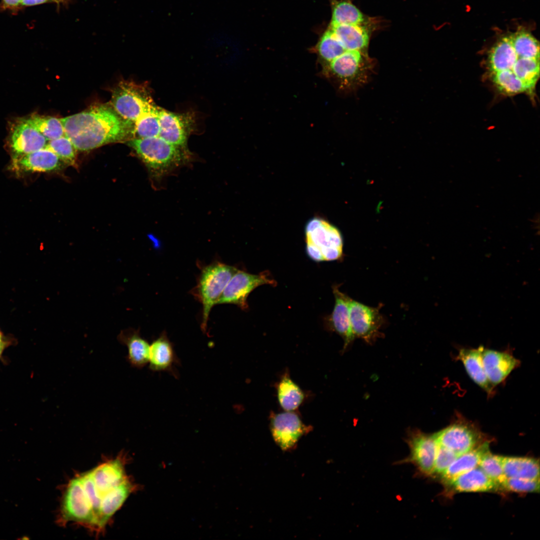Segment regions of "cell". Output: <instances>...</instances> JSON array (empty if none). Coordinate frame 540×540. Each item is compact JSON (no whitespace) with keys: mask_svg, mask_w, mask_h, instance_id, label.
<instances>
[{"mask_svg":"<svg viewBox=\"0 0 540 540\" xmlns=\"http://www.w3.org/2000/svg\"><path fill=\"white\" fill-rule=\"evenodd\" d=\"M540 56L514 44L510 34L502 36L488 54V69L492 82L505 96H532L540 77Z\"/></svg>","mask_w":540,"mask_h":540,"instance_id":"6da1fadb","label":"cell"},{"mask_svg":"<svg viewBox=\"0 0 540 540\" xmlns=\"http://www.w3.org/2000/svg\"><path fill=\"white\" fill-rule=\"evenodd\" d=\"M64 135L76 150H89L134 136V124L105 104L60 118Z\"/></svg>","mask_w":540,"mask_h":540,"instance_id":"7a4b0ae2","label":"cell"},{"mask_svg":"<svg viewBox=\"0 0 540 540\" xmlns=\"http://www.w3.org/2000/svg\"><path fill=\"white\" fill-rule=\"evenodd\" d=\"M128 144L158 180L189 160L188 150L170 144L158 136L134 138Z\"/></svg>","mask_w":540,"mask_h":540,"instance_id":"3957f363","label":"cell"},{"mask_svg":"<svg viewBox=\"0 0 540 540\" xmlns=\"http://www.w3.org/2000/svg\"><path fill=\"white\" fill-rule=\"evenodd\" d=\"M238 270L233 266L218 262L202 268L196 288V294L202 306L201 328L204 332L207 328L212 308L217 304L227 284Z\"/></svg>","mask_w":540,"mask_h":540,"instance_id":"277c9868","label":"cell"},{"mask_svg":"<svg viewBox=\"0 0 540 540\" xmlns=\"http://www.w3.org/2000/svg\"><path fill=\"white\" fill-rule=\"evenodd\" d=\"M438 445L458 456L476 448L484 440V434L472 423L458 416L451 424L434 434Z\"/></svg>","mask_w":540,"mask_h":540,"instance_id":"5b68a950","label":"cell"},{"mask_svg":"<svg viewBox=\"0 0 540 540\" xmlns=\"http://www.w3.org/2000/svg\"><path fill=\"white\" fill-rule=\"evenodd\" d=\"M112 102L116 112L134 124L144 111L154 103L144 86L132 82H121L114 90Z\"/></svg>","mask_w":540,"mask_h":540,"instance_id":"8992f818","label":"cell"},{"mask_svg":"<svg viewBox=\"0 0 540 540\" xmlns=\"http://www.w3.org/2000/svg\"><path fill=\"white\" fill-rule=\"evenodd\" d=\"M270 428L276 444L285 452L296 448L298 442L312 430V427L305 424L294 411L271 412Z\"/></svg>","mask_w":540,"mask_h":540,"instance_id":"52a82bcc","label":"cell"},{"mask_svg":"<svg viewBox=\"0 0 540 540\" xmlns=\"http://www.w3.org/2000/svg\"><path fill=\"white\" fill-rule=\"evenodd\" d=\"M60 519L90 526L95 529V518L80 475L71 480L62 501Z\"/></svg>","mask_w":540,"mask_h":540,"instance_id":"ba28073f","label":"cell"},{"mask_svg":"<svg viewBox=\"0 0 540 540\" xmlns=\"http://www.w3.org/2000/svg\"><path fill=\"white\" fill-rule=\"evenodd\" d=\"M276 284L268 273L252 274L238 270L227 284L217 304H234L242 310L247 309V298L254 288L262 284Z\"/></svg>","mask_w":540,"mask_h":540,"instance_id":"9c48e42d","label":"cell"},{"mask_svg":"<svg viewBox=\"0 0 540 540\" xmlns=\"http://www.w3.org/2000/svg\"><path fill=\"white\" fill-rule=\"evenodd\" d=\"M158 116L160 132L158 136L170 144L188 150V138L194 124L192 114L174 113L159 107Z\"/></svg>","mask_w":540,"mask_h":540,"instance_id":"30bf717a","label":"cell"},{"mask_svg":"<svg viewBox=\"0 0 540 540\" xmlns=\"http://www.w3.org/2000/svg\"><path fill=\"white\" fill-rule=\"evenodd\" d=\"M350 317L353 334L355 336L371 341L379 334L383 319L380 308L370 307L350 299Z\"/></svg>","mask_w":540,"mask_h":540,"instance_id":"8fae6325","label":"cell"},{"mask_svg":"<svg viewBox=\"0 0 540 540\" xmlns=\"http://www.w3.org/2000/svg\"><path fill=\"white\" fill-rule=\"evenodd\" d=\"M48 142L36 128L30 118H20L13 124L10 138L13 157L44 148Z\"/></svg>","mask_w":540,"mask_h":540,"instance_id":"7c38bea8","label":"cell"},{"mask_svg":"<svg viewBox=\"0 0 540 540\" xmlns=\"http://www.w3.org/2000/svg\"><path fill=\"white\" fill-rule=\"evenodd\" d=\"M408 444L410 454L404 462L415 464L425 474H432L437 449L434 434L414 432L408 439Z\"/></svg>","mask_w":540,"mask_h":540,"instance_id":"4fadbf2b","label":"cell"},{"mask_svg":"<svg viewBox=\"0 0 540 540\" xmlns=\"http://www.w3.org/2000/svg\"><path fill=\"white\" fill-rule=\"evenodd\" d=\"M482 358L487 378L494 387L505 380L520 364V360L508 351H498L484 347Z\"/></svg>","mask_w":540,"mask_h":540,"instance_id":"5bb4252c","label":"cell"},{"mask_svg":"<svg viewBox=\"0 0 540 540\" xmlns=\"http://www.w3.org/2000/svg\"><path fill=\"white\" fill-rule=\"evenodd\" d=\"M65 164L50 149L38 150L13 157L10 168L16 173L55 171Z\"/></svg>","mask_w":540,"mask_h":540,"instance_id":"9a60e30c","label":"cell"},{"mask_svg":"<svg viewBox=\"0 0 540 540\" xmlns=\"http://www.w3.org/2000/svg\"><path fill=\"white\" fill-rule=\"evenodd\" d=\"M148 363L154 372H167L176 378L178 376L176 366L180 365V360L165 332L150 345Z\"/></svg>","mask_w":540,"mask_h":540,"instance_id":"2e32d148","label":"cell"},{"mask_svg":"<svg viewBox=\"0 0 540 540\" xmlns=\"http://www.w3.org/2000/svg\"><path fill=\"white\" fill-rule=\"evenodd\" d=\"M89 472L101 501L108 492L127 478L124 464L119 458L108 460Z\"/></svg>","mask_w":540,"mask_h":540,"instance_id":"e0dca14e","label":"cell"},{"mask_svg":"<svg viewBox=\"0 0 540 540\" xmlns=\"http://www.w3.org/2000/svg\"><path fill=\"white\" fill-rule=\"evenodd\" d=\"M306 242L324 248L342 249V239L339 230L327 221L318 218L310 220L306 226Z\"/></svg>","mask_w":540,"mask_h":540,"instance_id":"ac0fdd59","label":"cell"},{"mask_svg":"<svg viewBox=\"0 0 540 540\" xmlns=\"http://www.w3.org/2000/svg\"><path fill=\"white\" fill-rule=\"evenodd\" d=\"M136 488V486L127 478L104 496L98 516L96 530L98 532L104 528L110 518Z\"/></svg>","mask_w":540,"mask_h":540,"instance_id":"d6986e66","label":"cell"},{"mask_svg":"<svg viewBox=\"0 0 540 540\" xmlns=\"http://www.w3.org/2000/svg\"><path fill=\"white\" fill-rule=\"evenodd\" d=\"M329 27L347 50L368 54L370 37L368 24H330Z\"/></svg>","mask_w":540,"mask_h":540,"instance_id":"ffe728a7","label":"cell"},{"mask_svg":"<svg viewBox=\"0 0 540 540\" xmlns=\"http://www.w3.org/2000/svg\"><path fill=\"white\" fill-rule=\"evenodd\" d=\"M483 348L480 346L476 348H460L456 360L463 364L470 378L488 396H492L494 393V387L489 382L484 370L482 358Z\"/></svg>","mask_w":540,"mask_h":540,"instance_id":"44dd1931","label":"cell"},{"mask_svg":"<svg viewBox=\"0 0 540 540\" xmlns=\"http://www.w3.org/2000/svg\"><path fill=\"white\" fill-rule=\"evenodd\" d=\"M459 492H486L497 490L500 486L477 466L446 481Z\"/></svg>","mask_w":540,"mask_h":540,"instance_id":"7402d4cb","label":"cell"},{"mask_svg":"<svg viewBox=\"0 0 540 540\" xmlns=\"http://www.w3.org/2000/svg\"><path fill=\"white\" fill-rule=\"evenodd\" d=\"M335 297V304L332 314L333 328L344 339L346 347L354 338L352 331L350 317V298L338 290L336 286L333 288Z\"/></svg>","mask_w":540,"mask_h":540,"instance_id":"603a6c76","label":"cell"},{"mask_svg":"<svg viewBox=\"0 0 540 540\" xmlns=\"http://www.w3.org/2000/svg\"><path fill=\"white\" fill-rule=\"evenodd\" d=\"M506 478L540 480L539 460L532 458L501 456Z\"/></svg>","mask_w":540,"mask_h":540,"instance_id":"cb8c5ba5","label":"cell"},{"mask_svg":"<svg viewBox=\"0 0 540 540\" xmlns=\"http://www.w3.org/2000/svg\"><path fill=\"white\" fill-rule=\"evenodd\" d=\"M118 340L126 346L128 350V360L131 365L140 368L145 366L149 360L150 345L136 331L122 332Z\"/></svg>","mask_w":540,"mask_h":540,"instance_id":"d4e9b609","label":"cell"},{"mask_svg":"<svg viewBox=\"0 0 540 540\" xmlns=\"http://www.w3.org/2000/svg\"><path fill=\"white\" fill-rule=\"evenodd\" d=\"M488 451L486 441L471 450L458 456L442 474L446 481L477 466L484 455Z\"/></svg>","mask_w":540,"mask_h":540,"instance_id":"484cf974","label":"cell"},{"mask_svg":"<svg viewBox=\"0 0 540 540\" xmlns=\"http://www.w3.org/2000/svg\"><path fill=\"white\" fill-rule=\"evenodd\" d=\"M276 396L280 406L284 411H294L303 402L304 394L300 387L286 373L276 386Z\"/></svg>","mask_w":540,"mask_h":540,"instance_id":"4316f807","label":"cell"},{"mask_svg":"<svg viewBox=\"0 0 540 540\" xmlns=\"http://www.w3.org/2000/svg\"><path fill=\"white\" fill-rule=\"evenodd\" d=\"M332 10L330 25L368 24L364 14L350 0H329Z\"/></svg>","mask_w":540,"mask_h":540,"instance_id":"83f0119b","label":"cell"},{"mask_svg":"<svg viewBox=\"0 0 540 540\" xmlns=\"http://www.w3.org/2000/svg\"><path fill=\"white\" fill-rule=\"evenodd\" d=\"M316 50L322 68L347 50L328 26L320 38Z\"/></svg>","mask_w":540,"mask_h":540,"instance_id":"f1b7e54d","label":"cell"},{"mask_svg":"<svg viewBox=\"0 0 540 540\" xmlns=\"http://www.w3.org/2000/svg\"><path fill=\"white\" fill-rule=\"evenodd\" d=\"M158 110L159 107L154 102L144 111L134 123L136 138L158 136L160 132Z\"/></svg>","mask_w":540,"mask_h":540,"instance_id":"f546056e","label":"cell"},{"mask_svg":"<svg viewBox=\"0 0 540 540\" xmlns=\"http://www.w3.org/2000/svg\"><path fill=\"white\" fill-rule=\"evenodd\" d=\"M30 118L36 128L48 141L65 136L64 126L60 118L36 114L32 115Z\"/></svg>","mask_w":540,"mask_h":540,"instance_id":"4dcf8cb0","label":"cell"},{"mask_svg":"<svg viewBox=\"0 0 540 540\" xmlns=\"http://www.w3.org/2000/svg\"><path fill=\"white\" fill-rule=\"evenodd\" d=\"M478 466L500 486L506 478L502 470L500 456L492 454L488 451L482 457Z\"/></svg>","mask_w":540,"mask_h":540,"instance_id":"1f68e13d","label":"cell"},{"mask_svg":"<svg viewBox=\"0 0 540 540\" xmlns=\"http://www.w3.org/2000/svg\"><path fill=\"white\" fill-rule=\"evenodd\" d=\"M46 148L50 149L65 164H76V150L70 140L65 136L48 141Z\"/></svg>","mask_w":540,"mask_h":540,"instance_id":"d6a6232c","label":"cell"},{"mask_svg":"<svg viewBox=\"0 0 540 540\" xmlns=\"http://www.w3.org/2000/svg\"><path fill=\"white\" fill-rule=\"evenodd\" d=\"M504 489L512 492L520 493L538 492H540V480L506 478L500 484Z\"/></svg>","mask_w":540,"mask_h":540,"instance_id":"836d02e7","label":"cell"},{"mask_svg":"<svg viewBox=\"0 0 540 540\" xmlns=\"http://www.w3.org/2000/svg\"><path fill=\"white\" fill-rule=\"evenodd\" d=\"M458 456L451 450L437 444L433 474L442 475Z\"/></svg>","mask_w":540,"mask_h":540,"instance_id":"e575fe53","label":"cell"},{"mask_svg":"<svg viewBox=\"0 0 540 540\" xmlns=\"http://www.w3.org/2000/svg\"><path fill=\"white\" fill-rule=\"evenodd\" d=\"M306 252L308 256L314 260L320 262L324 258L320 248L313 244L306 242Z\"/></svg>","mask_w":540,"mask_h":540,"instance_id":"d590c367","label":"cell"},{"mask_svg":"<svg viewBox=\"0 0 540 540\" xmlns=\"http://www.w3.org/2000/svg\"><path fill=\"white\" fill-rule=\"evenodd\" d=\"M54 0H22L21 4L24 6H34L42 4Z\"/></svg>","mask_w":540,"mask_h":540,"instance_id":"8d00e7d4","label":"cell"},{"mask_svg":"<svg viewBox=\"0 0 540 540\" xmlns=\"http://www.w3.org/2000/svg\"><path fill=\"white\" fill-rule=\"evenodd\" d=\"M4 8H14L21 4L22 0H2Z\"/></svg>","mask_w":540,"mask_h":540,"instance_id":"74e56055","label":"cell"},{"mask_svg":"<svg viewBox=\"0 0 540 540\" xmlns=\"http://www.w3.org/2000/svg\"><path fill=\"white\" fill-rule=\"evenodd\" d=\"M6 343H0V356H2V353L6 346Z\"/></svg>","mask_w":540,"mask_h":540,"instance_id":"f35d334b","label":"cell"},{"mask_svg":"<svg viewBox=\"0 0 540 540\" xmlns=\"http://www.w3.org/2000/svg\"><path fill=\"white\" fill-rule=\"evenodd\" d=\"M54 0V1H56L57 0Z\"/></svg>","mask_w":540,"mask_h":540,"instance_id":"ab89813d","label":"cell"}]
</instances>
